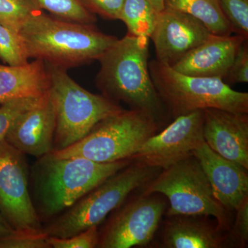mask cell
<instances>
[{"label":"cell","instance_id":"2e32d148","mask_svg":"<svg viewBox=\"0 0 248 248\" xmlns=\"http://www.w3.org/2000/svg\"><path fill=\"white\" fill-rule=\"evenodd\" d=\"M55 116L50 97L14 124L5 140L24 155L40 158L53 150Z\"/></svg>","mask_w":248,"mask_h":248},{"label":"cell","instance_id":"f1b7e54d","mask_svg":"<svg viewBox=\"0 0 248 248\" xmlns=\"http://www.w3.org/2000/svg\"><path fill=\"white\" fill-rule=\"evenodd\" d=\"M224 79L231 83L248 82V40H245L240 46Z\"/></svg>","mask_w":248,"mask_h":248},{"label":"cell","instance_id":"d6986e66","mask_svg":"<svg viewBox=\"0 0 248 248\" xmlns=\"http://www.w3.org/2000/svg\"><path fill=\"white\" fill-rule=\"evenodd\" d=\"M164 5L198 19L213 35H231L233 32L218 0H164Z\"/></svg>","mask_w":248,"mask_h":248},{"label":"cell","instance_id":"8fae6325","mask_svg":"<svg viewBox=\"0 0 248 248\" xmlns=\"http://www.w3.org/2000/svg\"><path fill=\"white\" fill-rule=\"evenodd\" d=\"M166 208L164 202L152 195L129 202L108 223L98 247L130 248L148 244L154 237Z\"/></svg>","mask_w":248,"mask_h":248},{"label":"cell","instance_id":"4fadbf2b","mask_svg":"<svg viewBox=\"0 0 248 248\" xmlns=\"http://www.w3.org/2000/svg\"><path fill=\"white\" fill-rule=\"evenodd\" d=\"M204 141L223 157L248 169V116L217 108L203 110Z\"/></svg>","mask_w":248,"mask_h":248},{"label":"cell","instance_id":"cb8c5ba5","mask_svg":"<svg viewBox=\"0 0 248 248\" xmlns=\"http://www.w3.org/2000/svg\"><path fill=\"white\" fill-rule=\"evenodd\" d=\"M0 59L10 66L29 62L27 50L20 35L0 24Z\"/></svg>","mask_w":248,"mask_h":248},{"label":"cell","instance_id":"5bb4252c","mask_svg":"<svg viewBox=\"0 0 248 248\" xmlns=\"http://www.w3.org/2000/svg\"><path fill=\"white\" fill-rule=\"evenodd\" d=\"M192 155L202 166L218 202L226 210H236L248 197V169L217 154L205 142Z\"/></svg>","mask_w":248,"mask_h":248},{"label":"cell","instance_id":"6da1fadb","mask_svg":"<svg viewBox=\"0 0 248 248\" xmlns=\"http://www.w3.org/2000/svg\"><path fill=\"white\" fill-rule=\"evenodd\" d=\"M149 40L130 34L117 39L98 60L97 84L105 97L123 102L159 123L166 112L150 74Z\"/></svg>","mask_w":248,"mask_h":248},{"label":"cell","instance_id":"7a4b0ae2","mask_svg":"<svg viewBox=\"0 0 248 248\" xmlns=\"http://www.w3.org/2000/svg\"><path fill=\"white\" fill-rule=\"evenodd\" d=\"M19 35L29 59L65 69L99 60L117 40L94 24L62 20L43 11L28 20Z\"/></svg>","mask_w":248,"mask_h":248},{"label":"cell","instance_id":"ba28073f","mask_svg":"<svg viewBox=\"0 0 248 248\" xmlns=\"http://www.w3.org/2000/svg\"><path fill=\"white\" fill-rule=\"evenodd\" d=\"M147 184L144 195L159 193L167 197L169 216H211L220 227L228 226L226 209L217 200L193 155L163 170Z\"/></svg>","mask_w":248,"mask_h":248},{"label":"cell","instance_id":"484cf974","mask_svg":"<svg viewBox=\"0 0 248 248\" xmlns=\"http://www.w3.org/2000/svg\"><path fill=\"white\" fill-rule=\"evenodd\" d=\"M49 236L45 231H16L0 241V248H48Z\"/></svg>","mask_w":248,"mask_h":248},{"label":"cell","instance_id":"603a6c76","mask_svg":"<svg viewBox=\"0 0 248 248\" xmlns=\"http://www.w3.org/2000/svg\"><path fill=\"white\" fill-rule=\"evenodd\" d=\"M48 97L49 92L45 95L17 98L0 104V141L5 140L10 128L19 117L43 104Z\"/></svg>","mask_w":248,"mask_h":248},{"label":"cell","instance_id":"f546056e","mask_svg":"<svg viewBox=\"0 0 248 248\" xmlns=\"http://www.w3.org/2000/svg\"><path fill=\"white\" fill-rule=\"evenodd\" d=\"M233 236L242 244L248 240V197L242 202L236 210Z\"/></svg>","mask_w":248,"mask_h":248},{"label":"cell","instance_id":"44dd1931","mask_svg":"<svg viewBox=\"0 0 248 248\" xmlns=\"http://www.w3.org/2000/svg\"><path fill=\"white\" fill-rule=\"evenodd\" d=\"M38 7L48 11L54 17L68 22L94 24L95 15L90 13L79 0H33Z\"/></svg>","mask_w":248,"mask_h":248},{"label":"cell","instance_id":"52a82bcc","mask_svg":"<svg viewBox=\"0 0 248 248\" xmlns=\"http://www.w3.org/2000/svg\"><path fill=\"white\" fill-rule=\"evenodd\" d=\"M158 125L141 110L124 109L100 121L79 141L51 153L58 157H82L99 163L131 160L144 142L156 134Z\"/></svg>","mask_w":248,"mask_h":248},{"label":"cell","instance_id":"1f68e13d","mask_svg":"<svg viewBox=\"0 0 248 248\" xmlns=\"http://www.w3.org/2000/svg\"><path fill=\"white\" fill-rule=\"evenodd\" d=\"M148 1L157 11H162L164 9V0H148Z\"/></svg>","mask_w":248,"mask_h":248},{"label":"cell","instance_id":"7402d4cb","mask_svg":"<svg viewBox=\"0 0 248 248\" xmlns=\"http://www.w3.org/2000/svg\"><path fill=\"white\" fill-rule=\"evenodd\" d=\"M42 11L33 0H0V24L19 34L28 20Z\"/></svg>","mask_w":248,"mask_h":248},{"label":"cell","instance_id":"e0dca14e","mask_svg":"<svg viewBox=\"0 0 248 248\" xmlns=\"http://www.w3.org/2000/svg\"><path fill=\"white\" fill-rule=\"evenodd\" d=\"M50 86L48 71L42 60L21 66L0 64V104L17 98L45 95Z\"/></svg>","mask_w":248,"mask_h":248},{"label":"cell","instance_id":"83f0119b","mask_svg":"<svg viewBox=\"0 0 248 248\" xmlns=\"http://www.w3.org/2000/svg\"><path fill=\"white\" fill-rule=\"evenodd\" d=\"M90 13L104 19H120L121 11L125 0H79Z\"/></svg>","mask_w":248,"mask_h":248},{"label":"cell","instance_id":"9a60e30c","mask_svg":"<svg viewBox=\"0 0 248 248\" xmlns=\"http://www.w3.org/2000/svg\"><path fill=\"white\" fill-rule=\"evenodd\" d=\"M245 40L248 39L239 35L212 34L205 42L192 49L171 67L178 73L187 76L223 80Z\"/></svg>","mask_w":248,"mask_h":248},{"label":"cell","instance_id":"ffe728a7","mask_svg":"<svg viewBox=\"0 0 248 248\" xmlns=\"http://www.w3.org/2000/svg\"><path fill=\"white\" fill-rule=\"evenodd\" d=\"M159 12L148 0H125L120 19L126 25L128 34L151 38Z\"/></svg>","mask_w":248,"mask_h":248},{"label":"cell","instance_id":"7c38bea8","mask_svg":"<svg viewBox=\"0 0 248 248\" xmlns=\"http://www.w3.org/2000/svg\"><path fill=\"white\" fill-rule=\"evenodd\" d=\"M212 35L198 19L165 6L159 11L151 38L156 61L172 66Z\"/></svg>","mask_w":248,"mask_h":248},{"label":"cell","instance_id":"4316f807","mask_svg":"<svg viewBox=\"0 0 248 248\" xmlns=\"http://www.w3.org/2000/svg\"><path fill=\"white\" fill-rule=\"evenodd\" d=\"M99 239L97 226H93L68 238L49 236L48 243L54 248H93L98 247Z\"/></svg>","mask_w":248,"mask_h":248},{"label":"cell","instance_id":"d4e9b609","mask_svg":"<svg viewBox=\"0 0 248 248\" xmlns=\"http://www.w3.org/2000/svg\"><path fill=\"white\" fill-rule=\"evenodd\" d=\"M233 32L248 39V0H218Z\"/></svg>","mask_w":248,"mask_h":248},{"label":"cell","instance_id":"3957f363","mask_svg":"<svg viewBox=\"0 0 248 248\" xmlns=\"http://www.w3.org/2000/svg\"><path fill=\"white\" fill-rule=\"evenodd\" d=\"M130 164V159L99 163L82 157H58L51 152L39 158L33 182L41 214L49 217L64 212Z\"/></svg>","mask_w":248,"mask_h":248},{"label":"cell","instance_id":"5b68a950","mask_svg":"<svg viewBox=\"0 0 248 248\" xmlns=\"http://www.w3.org/2000/svg\"><path fill=\"white\" fill-rule=\"evenodd\" d=\"M148 66L159 97L175 118L207 108L248 113V93L234 91L220 78L182 74L156 60Z\"/></svg>","mask_w":248,"mask_h":248},{"label":"cell","instance_id":"ac0fdd59","mask_svg":"<svg viewBox=\"0 0 248 248\" xmlns=\"http://www.w3.org/2000/svg\"><path fill=\"white\" fill-rule=\"evenodd\" d=\"M165 226L163 241L169 248H218L223 239L208 223L189 216H174Z\"/></svg>","mask_w":248,"mask_h":248},{"label":"cell","instance_id":"9c48e42d","mask_svg":"<svg viewBox=\"0 0 248 248\" xmlns=\"http://www.w3.org/2000/svg\"><path fill=\"white\" fill-rule=\"evenodd\" d=\"M0 211L16 231H43L29 193L24 154L5 140L0 141Z\"/></svg>","mask_w":248,"mask_h":248},{"label":"cell","instance_id":"30bf717a","mask_svg":"<svg viewBox=\"0 0 248 248\" xmlns=\"http://www.w3.org/2000/svg\"><path fill=\"white\" fill-rule=\"evenodd\" d=\"M203 110L179 116L161 133L148 138L132 159L151 167L168 169L192 156L203 144Z\"/></svg>","mask_w":248,"mask_h":248},{"label":"cell","instance_id":"8992f818","mask_svg":"<svg viewBox=\"0 0 248 248\" xmlns=\"http://www.w3.org/2000/svg\"><path fill=\"white\" fill-rule=\"evenodd\" d=\"M159 170L138 161L129 164L65 210L44 231L49 236L68 238L98 226L131 192L154 179Z\"/></svg>","mask_w":248,"mask_h":248},{"label":"cell","instance_id":"4dcf8cb0","mask_svg":"<svg viewBox=\"0 0 248 248\" xmlns=\"http://www.w3.org/2000/svg\"><path fill=\"white\" fill-rule=\"evenodd\" d=\"M14 231L0 211V241L9 236Z\"/></svg>","mask_w":248,"mask_h":248},{"label":"cell","instance_id":"277c9868","mask_svg":"<svg viewBox=\"0 0 248 248\" xmlns=\"http://www.w3.org/2000/svg\"><path fill=\"white\" fill-rule=\"evenodd\" d=\"M45 63L50 76L49 97L55 116L53 151L65 149L79 141L100 121L124 110L105 96L81 87L68 76L67 69Z\"/></svg>","mask_w":248,"mask_h":248}]
</instances>
